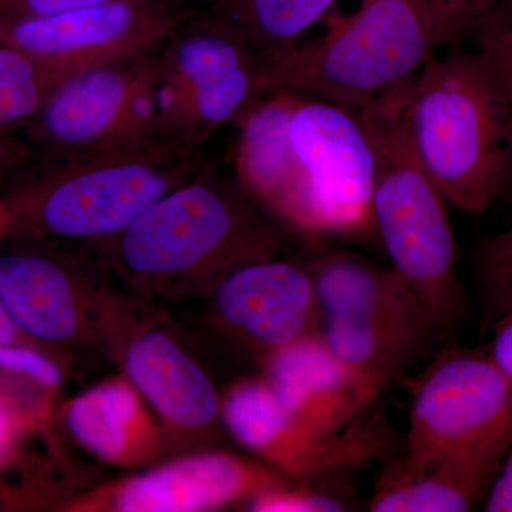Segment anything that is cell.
<instances>
[{"label": "cell", "mask_w": 512, "mask_h": 512, "mask_svg": "<svg viewBox=\"0 0 512 512\" xmlns=\"http://www.w3.org/2000/svg\"><path fill=\"white\" fill-rule=\"evenodd\" d=\"M188 13L171 0H109L42 18L0 20V42L77 73L156 49Z\"/></svg>", "instance_id": "cell-10"}, {"label": "cell", "mask_w": 512, "mask_h": 512, "mask_svg": "<svg viewBox=\"0 0 512 512\" xmlns=\"http://www.w3.org/2000/svg\"><path fill=\"white\" fill-rule=\"evenodd\" d=\"M437 30L444 45L460 43L495 6V0H412Z\"/></svg>", "instance_id": "cell-27"}, {"label": "cell", "mask_w": 512, "mask_h": 512, "mask_svg": "<svg viewBox=\"0 0 512 512\" xmlns=\"http://www.w3.org/2000/svg\"><path fill=\"white\" fill-rule=\"evenodd\" d=\"M473 49L493 70L512 110V2L495 3L470 33ZM512 200V175L505 194Z\"/></svg>", "instance_id": "cell-25"}, {"label": "cell", "mask_w": 512, "mask_h": 512, "mask_svg": "<svg viewBox=\"0 0 512 512\" xmlns=\"http://www.w3.org/2000/svg\"><path fill=\"white\" fill-rule=\"evenodd\" d=\"M157 49L97 64L63 80L19 134L36 164L93 156L158 136Z\"/></svg>", "instance_id": "cell-7"}, {"label": "cell", "mask_w": 512, "mask_h": 512, "mask_svg": "<svg viewBox=\"0 0 512 512\" xmlns=\"http://www.w3.org/2000/svg\"><path fill=\"white\" fill-rule=\"evenodd\" d=\"M264 369L286 409L329 434L348 430L386 389L336 356L319 330L268 353Z\"/></svg>", "instance_id": "cell-15"}, {"label": "cell", "mask_w": 512, "mask_h": 512, "mask_svg": "<svg viewBox=\"0 0 512 512\" xmlns=\"http://www.w3.org/2000/svg\"><path fill=\"white\" fill-rule=\"evenodd\" d=\"M295 483L265 463L205 451L127 478L73 504L74 511L200 512L251 501Z\"/></svg>", "instance_id": "cell-12"}, {"label": "cell", "mask_w": 512, "mask_h": 512, "mask_svg": "<svg viewBox=\"0 0 512 512\" xmlns=\"http://www.w3.org/2000/svg\"><path fill=\"white\" fill-rule=\"evenodd\" d=\"M20 430L18 421L0 407V463L8 457L16 433Z\"/></svg>", "instance_id": "cell-33"}, {"label": "cell", "mask_w": 512, "mask_h": 512, "mask_svg": "<svg viewBox=\"0 0 512 512\" xmlns=\"http://www.w3.org/2000/svg\"><path fill=\"white\" fill-rule=\"evenodd\" d=\"M292 94H269L237 124L235 177L276 220L311 241L328 238L315 191L293 147Z\"/></svg>", "instance_id": "cell-13"}, {"label": "cell", "mask_w": 512, "mask_h": 512, "mask_svg": "<svg viewBox=\"0 0 512 512\" xmlns=\"http://www.w3.org/2000/svg\"><path fill=\"white\" fill-rule=\"evenodd\" d=\"M406 89L356 110L375 150L373 222L394 271L416 293L440 335H453L466 315L456 239L446 198L421 167L404 130Z\"/></svg>", "instance_id": "cell-5"}, {"label": "cell", "mask_w": 512, "mask_h": 512, "mask_svg": "<svg viewBox=\"0 0 512 512\" xmlns=\"http://www.w3.org/2000/svg\"><path fill=\"white\" fill-rule=\"evenodd\" d=\"M490 328L493 336L485 352L494 360L512 387V312L495 320Z\"/></svg>", "instance_id": "cell-32"}, {"label": "cell", "mask_w": 512, "mask_h": 512, "mask_svg": "<svg viewBox=\"0 0 512 512\" xmlns=\"http://www.w3.org/2000/svg\"><path fill=\"white\" fill-rule=\"evenodd\" d=\"M64 421L80 446L113 466L150 463L167 440L157 414L126 376L74 397L64 410Z\"/></svg>", "instance_id": "cell-18"}, {"label": "cell", "mask_w": 512, "mask_h": 512, "mask_svg": "<svg viewBox=\"0 0 512 512\" xmlns=\"http://www.w3.org/2000/svg\"><path fill=\"white\" fill-rule=\"evenodd\" d=\"M63 375L52 359L19 343L0 345V407L20 426L45 421Z\"/></svg>", "instance_id": "cell-23"}, {"label": "cell", "mask_w": 512, "mask_h": 512, "mask_svg": "<svg viewBox=\"0 0 512 512\" xmlns=\"http://www.w3.org/2000/svg\"><path fill=\"white\" fill-rule=\"evenodd\" d=\"M511 2H512V0H511Z\"/></svg>", "instance_id": "cell-37"}, {"label": "cell", "mask_w": 512, "mask_h": 512, "mask_svg": "<svg viewBox=\"0 0 512 512\" xmlns=\"http://www.w3.org/2000/svg\"><path fill=\"white\" fill-rule=\"evenodd\" d=\"M264 97L261 57L205 10L188 13L158 46L154 114L160 137L201 150Z\"/></svg>", "instance_id": "cell-6"}, {"label": "cell", "mask_w": 512, "mask_h": 512, "mask_svg": "<svg viewBox=\"0 0 512 512\" xmlns=\"http://www.w3.org/2000/svg\"><path fill=\"white\" fill-rule=\"evenodd\" d=\"M494 480L485 491L483 510L487 512H512V446L495 471Z\"/></svg>", "instance_id": "cell-31"}, {"label": "cell", "mask_w": 512, "mask_h": 512, "mask_svg": "<svg viewBox=\"0 0 512 512\" xmlns=\"http://www.w3.org/2000/svg\"><path fill=\"white\" fill-rule=\"evenodd\" d=\"M109 0H0V20L42 18Z\"/></svg>", "instance_id": "cell-29"}, {"label": "cell", "mask_w": 512, "mask_h": 512, "mask_svg": "<svg viewBox=\"0 0 512 512\" xmlns=\"http://www.w3.org/2000/svg\"><path fill=\"white\" fill-rule=\"evenodd\" d=\"M72 74L0 42V137L19 136Z\"/></svg>", "instance_id": "cell-24"}, {"label": "cell", "mask_w": 512, "mask_h": 512, "mask_svg": "<svg viewBox=\"0 0 512 512\" xmlns=\"http://www.w3.org/2000/svg\"><path fill=\"white\" fill-rule=\"evenodd\" d=\"M254 512H340L346 510L343 501L328 493L315 490L311 484L288 483L256 495L248 501Z\"/></svg>", "instance_id": "cell-28"}, {"label": "cell", "mask_w": 512, "mask_h": 512, "mask_svg": "<svg viewBox=\"0 0 512 512\" xmlns=\"http://www.w3.org/2000/svg\"><path fill=\"white\" fill-rule=\"evenodd\" d=\"M207 167L200 148L156 136L62 163L6 185L13 235L104 244Z\"/></svg>", "instance_id": "cell-2"}, {"label": "cell", "mask_w": 512, "mask_h": 512, "mask_svg": "<svg viewBox=\"0 0 512 512\" xmlns=\"http://www.w3.org/2000/svg\"><path fill=\"white\" fill-rule=\"evenodd\" d=\"M13 232H15V227H13L12 215H10L5 202L0 198V241L12 237Z\"/></svg>", "instance_id": "cell-35"}, {"label": "cell", "mask_w": 512, "mask_h": 512, "mask_svg": "<svg viewBox=\"0 0 512 512\" xmlns=\"http://www.w3.org/2000/svg\"><path fill=\"white\" fill-rule=\"evenodd\" d=\"M171 2L175 3V5L181 6V3L187 2V0H171Z\"/></svg>", "instance_id": "cell-36"}, {"label": "cell", "mask_w": 512, "mask_h": 512, "mask_svg": "<svg viewBox=\"0 0 512 512\" xmlns=\"http://www.w3.org/2000/svg\"><path fill=\"white\" fill-rule=\"evenodd\" d=\"M36 165V158L20 136L0 137V185H9Z\"/></svg>", "instance_id": "cell-30"}, {"label": "cell", "mask_w": 512, "mask_h": 512, "mask_svg": "<svg viewBox=\"0 0 512 512\" xmlns=\"http://www.w3.org/2000/svg\"><path fill=\"white\" fill-rule=\"evenodd\" d=\"M404 92V130L447 204L467 214L504 197L512 175V110L480 53L454 43Z\"/></svg>", "instance_id": "cell-1"}, {"label": "cell", "mask_w": 512, "mask_h": 512, "mask_svg": "<svg viewBox=\"0 0 512 512\" xmlns=\"http://www.w3.org/2000/svg\"><path fill=\"white\" fill-rule=\"evenodd\" d=\"M306 268L322 319H404L439 332L416 293L392 266L382 268L362 256L328 249L318 252Z\"/></svg>", "instance_id": "cell-19"}, {"label": "cell", "mask_w": 512, "mask_h": 512, "mask_svg": "<svg viewBox=\"0 0 512 512\" xmlns=\"http://www.w3.org/2000/svg\"><path fill=\"white\" fill-rule=\"evenodd\" d=\"M221 421L242 447L295 483L311 484L384 453L375 434L349 429L323 433L299 419L264 376L239 379L225 390Z\"/></svg>", "instance_id": "cell-11"}, {"label": "cell", "mask_w": 512, "mask_h": 512, "mask_svg": "<svg viewBox=\"0 0 512 512\" xmlns=\"http://www.w3.org/2000/svg\"><path fill=\"white\" fill-rule=\"evenodd\" d=\"M512 446V387L484 350H448L421 380L399 464L420 470Z\"/></svg>", "instance_id": "cell-8"}, {"label": "cell", "mask_w": 512, "mask_h": 512, "mask_svg": "<svg viewBox=\"0 0 512 512\" xmlns=\"http://www.w3.org/2000/svg\"><path fill=\"white\" fill-rule=\"evenodd\" d=\"M319 335L336 356L386 387L441 338L431 326L393 318H325Z\"/></svg>", "instance_id": "cell-21"}, {"label": "cell", "mask_w": 512, "mask_h": 512, "mask_svg": "<svg viewBox=\"0 0 512 512\" xmlns=\"http://www.w3.org/2000/svg\"><path fill=\"white\" fill-rule=\"evenodd\" d=\"M215 308L224 325L264 357L318 332L322 322L306 265L276 258L222 278L215 286Z\"/></svg>", "instance_id": "cell-14"}, {"label": "cell", "mask_w": 512, "mask_h": 512, "mask_svg": "<svg viewBox=\"0 0 512 512\" xmlns=\"http://www.w3.org/2000/svg\"><path fill=\"white\" fill-rule=\"evenodd\" d=\"M480 279L488 326L512 312V228L481 245Z\"/></svg>", "instance_id": "cell-26"}, {"label": "cell", "mask_w": 512, "mask_h": 512, "mask_svg": "<svg viewBox=\"0 0 512 512\" xmlns=\"http://www.w3.org/2000/svg\"><path fill=\"white\" fill-rule=\"evenodd\" d=\"M319 39L261 57L266 96L292 94L362 110L416 79L444 45L412 0H360Z\"/></svg>", "instance_id": "cell-3"}, {"label": "cell", "mask_w": 512, "mask_h": 512, "mask_svg": "<svg viewBox=\"0 0 512 512\" xmlns=\"http://www.w3.org/2000/svg\"><path fill=\"white\" fill-rule=\"evenodd\" d=\"M103 245L134 278L215 288L235 269L275 258L279 235L241 185L205 167Z\"/></svg>", "instance_id": "cell-4"}, {"label": "cell", "mask_w": 512, "mask_h": 512, "mask_svg": "<svg viewBox=\"0 0 512 512\" xmlns=\"http://www.w3.org/2000/svg\"><path fill=\"white\" fill-rule=\"evenodd\" d=\"M289 131L315 191L328 238L376 234L372 211L376 157L359 113L330 101L292 96Z\"/></svg>", "instance_id": "cell-9"}, {"label": "cell", "mask_w": 512, "mask_h": 512, "mask_svg": "<svg viewBox=\"0 0 512 512\" xmlns=\"http://www.w3.org/2000/svg\"><path fill=\"white\" fill-rule=\"evenodd\" d=\"M25 238L0 247V301L23 336L67 345L87 322L83 282L66 255Z\"/></svg>", "instance_id": "cell-16"}, {"label": "cell", "mask_w": 512, "mask_h": 512, "mask_svg": "<svg viewBox=\"0 0 512 512\" xmlns=\"http://www.w3.org/2000/svg\"><path fill=\"white\" fill-rule=\"evenodd\" d=\"M124 372L163 424L165 436L205 437L221 421V396L210 376L160 330L127 343Z\"/></svg>", "instance_id": "cell-17"}, {"label": "cell", "mask_w": 512, "mask_h": 512, "mask_svg": "<svg viewBox=\"0 0 512 512\" xmlns=\"http://www.w3.org/2000/svg\"><path fill=\"white\" fill-rule=\"evenodd\" d=\"M22 336V333H20V330L16 328L13 320L10 319L5 305L0 301V345H13V343H19Z\"/></svg>", "instance_id": "cell-34"}, {"label": "cell", "mask_w": 512, "mask_h": 512, "mask_svg": "<svg viewBox=\"0 0 512 512\" xmlns=\"http://www.w3.org/2000/svg\"><path fill=\"white\" fill-rule=\"evenodd\" d=\"M505 454L453 458L420 470L397 463L370 498L373 512H463L483 497Z\"/></svg>", "instance_id": "cell-20"}, {"label": "cell", "mask_w": 512, "mask_h": 512, "mask_svg": "<svg viewBox=\"0 0 512 512\" xmlns=\"http://www.w3.org/2000/svg\"><path fill=\"white\" fill-rule=\"evenodd\" d=\"M338 0H212L208 15L241 37L258 55L301 42Z\"/></svg>", "instance_id": "cell-22"}]
</instances>
